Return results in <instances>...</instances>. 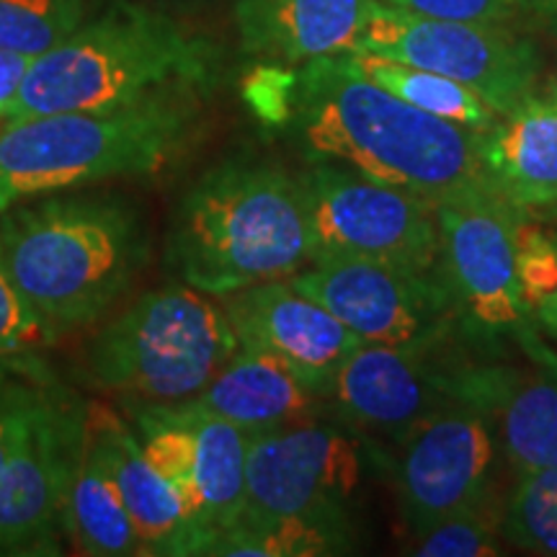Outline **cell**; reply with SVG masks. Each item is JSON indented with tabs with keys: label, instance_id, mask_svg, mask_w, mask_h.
<instances>
[{
	"label": "cell",
	"instance_id": "cell-30",
	"mask_svg": "<svg viewBox=\"0 0 557 557\" xmlns=\"http://www.w3.org/2000/svg\"><path fill=\"white\" fill-rule=\"evenodd\" d=\"M385 3L416 16L493 26H506L527 13L524 0H385Z\"/></svg>",
	"mask_w": 557,
	"mask_h": 557
},
{
	"label": "cell",
	"instance_id": "cell-23",
	"mask_svg": "<svg viewBox=\"0 0 557 557\" xmlns=\"http://www.w3.org/2000/svg\"><path fill=\"white\" fill-rule=\"evenodd\" d=\"M348 58L369 81H374L410 107L429 111L442 120L462 124L472 132L493 129L500 120L496 111L470 88L459 86L457 81L444 78L438 73H431V70L406 65V62L372 52H348Z\"/></svg>",
	"mask_w": 557,
	"mask_h": 557
},
{
	"label": "cell",
	"instance_id": "cell-7",
	"mask_svg": "<svg viewBox=\"0 0 557 557\" xmlns=\"http://www.w3.org/2000/svg\"><path fill=\"white\" fill-rule=\"evenodd\" d=\"M86 406L37 357L0 470V555L62 553L65 491L86 434Z\"/></svg>",
	"mask_w": 557,
	"mask_h": 557
},
{
	"label": "cell",
	"instance_id": "cell-14",
	"mask_svg": "<svg viewBox=\"0 0 557 557\" xmlns=\"http://www.w3.org/2000/svg\"><path fill=\"white\" fill-rule=\"evenodd\" d=\"M361 344L336 369L325 400L346 426L403 436L421 418L462 400L465 372L434 364V346Z\"/></svg>",
	"mask_w": 557,
	"mask_h": 557
},
{
	"label": "cell",
	"instance_id": "cell-5",
	"mask_svg": "<svg viewBox=\"0 0 557 557\" xmlns=\"http://www.w3.org/2000/svg\"><path fill=\"white\" fill-rule=\"evenodd\" d=\"M205 103V96L165 94L0 124V212L39 194L156 176L197 143Z\"/></svg>",
	"mask_w": 557,
	"mask_h": 557
},
{
	"label": "cell",
	"instance_id": "cell-1",
	"mask_svg": "<svg viewBox=\"0 0 557 557\" xmlns=\"http://www.w3.org/2000/svg\"><path fill=\"white\" fill-rule=\"evenodd\" d=\"M284 124L310 163L341 165L436 207L500 199L480 158L483 132L410 107L348 54L295 70Z\"/></svg>",
	"mask_w": 557,
	"mask_h": 557
},
{
	"label": "cell",
	"instance_id": "cell-4",
	"mask_svg": "<svg viewBox=\"0 0 557 557\" xmlns=\"http://www.w3.org/2000/svg\"><path fill=\"white\" fill-rule=\"evenodd\" d=\"M312 256L302 176L250 156L201 173L178 199L165 235V263L178 282L212 297L292 278Z\"/></svg>",
	"mask_w": 557,
	"mask_h": 557
},
{
	"label": "cell",
	"instance_id": "cell-29",
	"mask_svg": "<svg viewBox=\"0 0 557 557\" xmlns=\"http://www.w3.org/2000/svg\"><path fill=\"white\" fill-rule=\"evenodd\" d=\"M519 282L527 310H537L557 292V240L519 225Z\"/></svg>",
	"mask_w": 557,
	"mask_h": 557
},
{
	"label": "cell",
	"instance_id": "cell-19",
	"mask_svg": "<svg viewBox=\"0 0 557 557\" xmlns=\"http://www.w3.org/2000/svg\"><path fill=\"white\" fill-rule=\"evenodd\" d=\"M186 403L248 434L318 421L331 413L329 400L315 385L282 359L253 348H238L212 382Z\"/></svg>",
	"mask_w": 557,
	"mask_h": 557
},
{
	"label": "cell",
	"instance_id": "cell-36",
	"mask_svg": "<svg viewBox=\"0 0 557 557\" xmlns=\"http://www.w3.org/2000/svg\"><path fill=\"white\" fill-rule=\"evenodd\" d=\"M545 90H549V94H557V75H555V78L553 81H549L547 83V88Z\"/></svg>",
	"mask_w": 557,
	"mask_h": 557
},
{
	"label": "cell",
	"instance_id": "cell-8",
	"mask_svg": "<svg viewBox=\"0 0 557 557\" xmlns=\"http://www.w3.org/2000/svg\"><path fill=\"white\" fill-rule=\"evenodd\" d=\"M315 259H354L408 271L442 269L438 207L333 163L302 173Z\"/></svg>",
	"mask_w": 557,
	"mask_h": 557
},
{
	"label": "cell",
	"instance_id": "cell-18",
	"mask_svg": "<svg viewBox=\"0 0 557 557\" xmlns=\"http://www.w3.org/2000/svg\"><path fill=\"white\" fill-rule=\"evenodd\" d=\"M380 0H235L240 50L271 65L357 52Z\"/></svg>",
	"mask_w": 557,
	"mask_h": 557
},
{
	"label": "cell",
	"instance_id": "cell-28",
	"mask_svg": "<svg viewBox=\"0 0 557 557\" xmlns=\"http://www.w3.org/2000/svg\"><path fill=\"white\" fill-rule=\"evenodd\" d=\"M498 542L493 527L472 511L442 519L421 534L416 555L421 557H487L498 555Z\"/></svg>",
	"mask_w": 557,
	"mask_h": 557
},
{
	"label": "cell",
	"instance_id": "cell-9",
	"mask_svg": "<svg viewBox=\"0 0 557 557\" xmlns=\"http://www.w3.org/2000/svg\"><path fill=\"white\" fill-rule=\"evenodd\" d=\"M357 52L431 70L480 96L498 116L537 94L540 50L506 26L416 16L380 0Z\"/></svg>",
	"mask_w": 557,
	"mask_h": 557
},
{
	"label": "cell",
	"instance_id": "cell-32",
	"mask_svg": "<svg viewBox=\"0 0 557 557\" xmlns=\"http://www.w3.org/2000/svg\"><path fill=\"white\" fill-rule=\"evenodd\" d=\"M32 62L34 60L24 58V54L0 52V122L5 120L13 99H16L21 86H24Z\"/></svg>",
	"mask_w": 557,
	"mask_h": 557
},
{
	"label": "cell",
	"instance_id": "cell-16",
	"mask_svg": "<svg viewBox=\"0 0 557 557\" xmlns=\"http://www.w3.org/2000/svg\"><path fill=\"white\" fill-rule=\"evenodd\" d=\"M240 348L282 359L325 395L336 369L364 344L289 278L253 284L220 297Z\"/></svg>",
	"mask_w": 557,
	"mask_h": 557
},
{
	"label": "cell",
	"instance_id": "cell-25",
	"mask_svg": "<svg viewBox=\"0 0 557 557\" xmlns=\"http://www.w3.org/2000/svg\"><path fill=\"white\" fill-rule=\"evenodd\" d=\"M99 0H0V52L37 60L62 45Z\"/></svg>",
	"mask_w": 557,
	"mask_h": 557
},
{
	"label": "cell",
	"instance_id": "cell-21",
	"mask_svg": "<svg viewBox=\"0 0 557 557\" xmlns=\"http://www.w3.org/2000/svg\"><path fill=\"white\" fill-rule=\"evenodd\" d=\"M462 398L496 418L500 447L519 475L557 468V380L508 369H468Z\"/></svg>",
	"mask_w": 557,
	"mask_h": 557
},
{
	"label": "cell",
	"instance_id": "cell-11",
	"mask_svg": "<svg viewBox=\"0 0 557 557\" xmlns=\"http://www.w3.org/2000/svg\"><path fill=\"white\" fill-rule=\"evenodd\" d=\"M364 344L416 346L442 341L459 312L444 267L408 271L354 259H315L289 278Z\"/></svg>",
	"mask_w": 557,
	"mask_h": 557
},
{
	"label": "cell",
	"instance_id": "cell-12",
	"mask_svg": "<svg viewBox=\"0 0 557 557\" xmlns=\"http://www.w3.org/2000/svg\"><path fill=\"white\" fill-rule=\"evenodd\" d=\"M364 459L357 438L323 418L250 434L246 506L238 524L289 517H348ZM235 524V527H238Z\"/></svg>",
	"mask_w": 557,
	"mask_h": 557
},
{
	"label": "cell",
	"instance_id": "cell-34",
	"mask_svg": "<svg viewBox=\"0 0 557 557\" xmlns=\"http://www.w3.org/2000/svg\"><path fill=\"white\" fill-rule=\"evenodd\" d=\"M527 13L557 26V0H524Z\"/></svg>",
	"mask_w": 557,
	"mask_h": 557
},
{
	"label": "cell",
	"instance_id": "cell-17",
	"mask_svg": "<svg viewBox=\"0 0 557 557\" xmlns=\"http://www.w3.org/2000/svg\"><path fill=\"white\" fill-rule=\"evenodd\" d=\"M90 438L127 508L145 557L197 555L189 508L171 480L152 462L129 418L107 403L88 400Z\"/></svg>",
	"mask_w": 557,
	"mask_h": 557
},
{
	"label": "cell",
	"instance_id": "cell-2",
	"mask_svg": "<svg viewBox=\"0 0 557 557\" xmlns=\"http://www.w3.org/2000/svg\"><path fill=\"white\" fill-rule=\"evenodd\" d=\"M5 267L54 344L101 323L150 261L143 209L120 191L81 186L0 212Z\"/></svg>",
	"mask_w": 557,
	"mask_h": 557
},
{
	"label": "cell",
	"instance_id": "cell-24",
	"mask_svg": "<svg viewBox=\"0 0 557 557\" xmlns=\"http://www.w3.org/2000/svg\"><path fill=\"white\" fill-rule=\"evenodd\" d=\"M348 549V517H289L238 524L212 542L207 555L315 557Z\"/></svg>",
	"mask_w": 557,
	"mask_h": 557
},
{
	"label": "cell",
	"instance_id": "cell-31",
	"mask_svg": "<svg viewBox=\"0 0 557 557\" xmlns=\"http://www.w3.org/2000/svg\"><path fill=\"white\" fill-rule=\"evenodd\" d=\"M37 357L39 351L0 357V470H3L5 455H9L13 426H16L21 403H24Z\"/></svg>",
	"mask_w": 557,
	"mask_h": 557
},
{
	"label": "cell",
	"instance_id": "cell-15",
	"mask_svg": "<svg viewBox=\"0 0 557 557\" xmlns=\"http://www.w3.org/2000/svg\"><path fill=\"white\" fill-rule=\"evenodd\" d=\"M519 209L504 199L438 207L442 267L480 329H519L527 302L519 282Z\"/></svg>",
	"mask_w": 557,
	"mask_h": 557
},
{
	"label": "cell",
	"instance_id": "cell-20",
	"mask_svg": "<svg viewBox=\"0 0 557 557\" xmlns=\"http://www.w3.org/2000/svg\"><path fill=\"white\" fill-rule=\"evenodd\" d=\"M480 158L498 197L517 209L557 205V94L527 99L483 132Z\"/></svg>",
	"mask_w": 557,
	"mask_h": 557
},
{
	"label": "cell",
	"instance_id": "cell-10",
	"mask_svg": "<svg viewBox=\"0 0 557 557\" xmlns=\"http://www.w3.org/2000/svg\"><path fill=\"white\" fill-rule=\"evenodd\" d=\"M122 403L145 451L189 508L197 555H207L243 517L250 434L189 403Z\"/></svg>",
	"mask_w": 557,
	"mask_h": 557
},
{
	"label": "cell",
	"instance_id": "cell-35",
	"mask_svg": "<svg viewBox=\"0 0 557 557\" xmlns=\"http://www.w3.org/2000/svg\"><path fill=\"white\" fill-rule=\"evenodd\" d=\"M534 312L540 315L542 325H545V329H549L557 336V292L549 299H545V302H542Z\"/></svg>",
	"mask_w": 557,
	"mask_h": 557
},
{
	"label": "cell",
	"instance_id": "cell-6",
	"mask_svg": "<svg viewBox=\"0 0 557 557\" xmlns=\"http://www.w3.org/2000/svg\"><path fill=\"white\" fill-rule=\"evenodd\" d=\"M238 348L222 299L173 282L99 325L78 361L90 387L176 406L199 395Z\"/></svg>",
	"mask_w": 557,
	"mask_h": 557
},
{
	"label": "cell",
	"instance_id": "cell-27",
	"mask_svg": "<svg viewBox=\"0 0 557 557\" xmlns=\"http://www.w3.org/2000/svg\"><path fill=\"white\" fill-rule=\"evenodd\" d=\"M52 344V333L13 284L0 248V357L39 351Z\"/></svg>",
	"mask_w": 557,
	"mask_h": 557
},
{
	"label": "cell",
	"instance_id": "cell-22",
	"mask_svg": "<svg viewBox=\"0 0 557 557\" xmlns=\"http://www.w3.org/2000/svg\"><path fill=\"white\" fill-rule=\"evenodd\" d=\"M65 540L75 553L88 557H132L143 555L139 537L124 508L114 480L90 438L88 421L83 444L75 457L62 511Z\"/></svg>",
	"mask_w": 557,
	"mask_h": 557
},
{
	"label": "cell",
	"instance_id": "cell-13",
	"mask_svg": "<svg viewBox=\"0 0 557 557\" xmlns=\"http://www.w3.org/2000/svg\"><path fill=\"white\" fill-rule=\"evenodd\" d=\"M400 442V496L418 537L442 519L478 508L500 444L485 408L455 403L421 418Z\"/></svg>",
	"mask_w": 557,
	"mask_h": 557
},
{
	"label": "cell",
	"instance_id": "cell-26",
	"mask_svg": "<svg viewBox=\"0 0 557 557\" xmlns=\"http://www.w3.org/2000/svg\"><path fill=\"white\" fill-rule=\"evenodd\" d=\"M508 542L540 555H557V468L521 475L500 519Z\"/></svg>",
	"mask_w": 557,
	"mask_h": 557
},
{
	"label": "cell",
	"instance_id": "cell-3",
	"mask_svg": "<svg viewBox=\"0 0 557 557\" xmlns=\"http://www.w3.org/2000/svg\"><path fill=\"white\" fill-rule=\"evenodd\" d=\"M220 50L145 0H99L62 45L32 62L5 122L58 111L127 107L152 96L209 99Z\"/></svg>",
	"mask_w": 557,
	"mask_h": 557
},
{
	"label": "cell",
	"instance_id": "cell-33",
	"mask_svg": "<svg viewBox=\"0 0 557 557\" xmlns=\"http://www.w3.org/2000/svg\"><path fill=\"white\" fill-rule=\"evenodd\" d=\"M145 3L156 5L160 11H169L173 16H181V13H191L201 9V5L209 3V0H145Z\"/></svg>",
	"mask_w": 557,
	"mask_h": 557
}]
</instances>
